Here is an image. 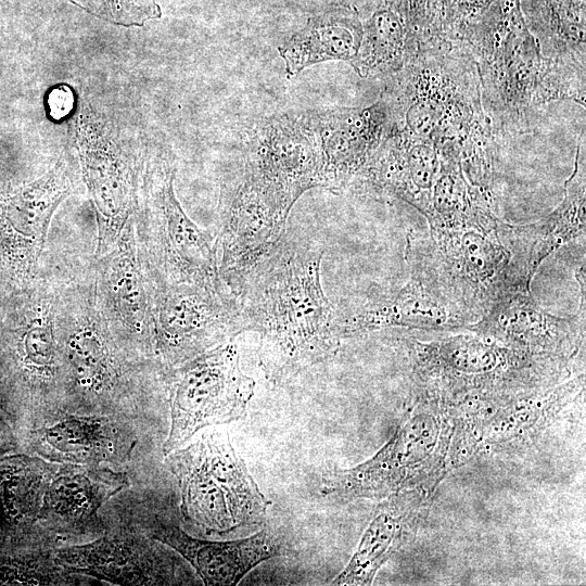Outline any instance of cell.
<instances>
[{"label": "cell", "mask_w": 586, "mask_h": 586, "mask_svg": "<svg viewBox=\"0 0 586 586\" xmlns=\"http://www.w3.org/2000/svg\"><path fill=\"white\" fill-rule=\"evenodd\" d=\"M323 251L284 235L233 291L243 331L259 334L258 359L278 383L333 355L342 339L339 314L321 280Z\"/></svg>", "instance_id": "1"}, {"label": "cell", "mask_w": 586, "mask_h": 586, "mask_svg": "<svg viewBox=\"0 0 586 586\" xmlns=\"http://www.w3.org/2000/svg\"><path fill=\"white\" fill-rule=\"evenodd\" d=\"M380 99L388 127L433 140L454 153L467 180L494 195L497 142L481 101L476 64L466 42L420 43Z\"/></svg>", "instance_id": "2"}, {"label": "cell", "mask_w": 586, "mask_h": 586, "mask_svg": "<svg viewBox=\"0 0 586 586\" xmlns=\"http://www.w3.org/2000/svg\"><path fill=\"white\" fill-rule=\"evenodd\" d=\"M175 176V158L169 149L144 144L133 218L151 279L163 284L191 283L229 290L219 277L209 235L192 221L176 196Z\"/></svg>", "instance_id": "3"}, {"label": "cell", "mask_w": 586, "mask_h": 586, "mask_svg": "<svg viewBox=\"0 0 586 586\" xmlns=\"http://www.w3.org/2000/svg\"><path fill=\"white\" fill-rule=\"evenodd\" d=\"M509 3L507 14L474 27L464 41L477 67L482 106L496 142L533 131L540 109L552 102L545 63L519 0Z\"/></svg>", "instance_id": "4"}, {"label": "cell", "mask_w": 586, "mask_h": 586, "mask_svg": "<svg viewBox=\"0 0 586 586\" xmlns=\"http://www.w3.org/2000/svg\"><path fill=\"white\" fill-rule=\"evenodd\" d=\"M180 489L183 518L209 534L258 525L271 505L234 450L228 432L213 429L166 455Z\"/></svg>", "instance_id": "5"}, {"label": "cell", "mask_w": 586, "mask_h": 586, "mask_svg": "<svg viewBox=\"0 0 586 586\" xmlns=\"http://www.w3.org/2000/svg\"><path fill=\"white\" fill-rule=\"evenodd\" d=\"M406 260L417 265L474 322L506 295L531 290L517 272L498 226L430 228L428 240L408 233Z\"/></svg>", "instance_id": "6"}, {"label": "cell", "mask_w": 586, "mask_h": 586, "mask_svg": "<svg viewBox=\"0 0 586 586\" xmlns=\"http://www.w3.org/2000/svg\"><path fill=\"white\" fill-rule=\"evenodd\" d=\"M74 132L81 174L95 213L94 256L99 257L115 244L135 214L144 145L131 143L114 123L90 109L78 114Z\"/></svg>", "instance_id": "7"}, {"label": "cell", "mask_w": 586, "mask_h": 586, "mask_svg": "<svg viewBox=\"0 0 586 586\" xmlns=\"http://www.w3.org/2000/svg\"><path fill=\"white\" fill-rule=\"evenodd\" d=\"M242 332L231 291L152 280V356L169 369L231 342Z\"/></svg>", "instance_id": "8"}, {"label": "cell", "mask_w": 586, "mask_h": 586, "mask_svg": "<svg viewBox=\"0 0 586 586\" xmlns=\"http://www.w3.org/2000/svg\"><path fill=\"white\" fill-rule=\"evenodd\" d=\"M170 426L165 455L183 446L200 430L240 419L254 395L255 382L239 366L231 342L171 369Z\"/></svg>", "instance_id": "9"}, {"label": "cell", "mask_w": 586, "mask_h": 586, "mask_svg": "<svg viewBox=\"0 0 586 586\" xmlns=\"http://www.w3.org/2000/svg\"><path fill=\"white\" fill-rule=\"evenodd\" d=\"M55 332L64 380L91 397L119 391L124 380L123 351L100 314L91 272L58 290Z\"/></svg>", "instance_id": "10"}, {"label": "cell", "mask_w": 586, "mask_h": 586, "mask_svg": "<svg viewBox=\"0 0 586 586\" xmlns=\"http://www.w3.org/2000/svg\"><path fill=\"white\" fill-rule=\"evenodd\" d=\"M73 188L62 156L47 173L0 198V282L22 292L36 280L51 219Z\"/></svg>", "instance_id": "11"}, {"label": "cell", "mask_w": 586, "mask_h": 586, "mask_svg": "<svg viewBox=\"0 0 586 586\" xmlns=\"http://www.w3.org/2000/svg\"><path fill=\"white\" fill-rule=\"evenodd\" d=\"M290 211L270 188L245 169L222 193L221 224L214 249L219 277L232 293L284 237Z\"/></svg>", "instance_id": "12"}, {"label": "cell", "mask_w": 586, "mask_h": 586, "mask_svg": "<svg viewBox=\"0 0 586 586\" xmlns=\"http://www.w3.org/2000/svg\"><path fill=\"white\" fill-rule=\"evenodd\" d=\"M91 277L98 308L119 348L152 356V280L133 216L115 244L95 257Z\"/></svg>", "instance_id": "13"}, {"label": "cell", "mask_w": 586, "mask_h": 586, "mask_svg": "<svg viewBox=\"0 0 586 586\" xmlns=\"http://www.w3.org/2000/svg\"><path fill=\"white\" fill-rule=\"evenodd\" d=\"M244 169L289 207L307 190L322 188V160L304 112L272 116L255 129Z\"/></svg>", "instance_id": "14"}, {"label": "cell", "mask_w": 586, "mask_h": 586, "mask_svg": "<svg viewBox=\"0 0 586 586\" xmlns=\"http://www.w3.org/2000/svg\"><path fill=\"white\" fill-rule=\"evenodd\" d=\"M322 160V188L342 192L366 166L382 142L388 114L379 99L366 107L305 111Z\"/></svg>", "instance_id": "15"}, {"label": "cell", "mask_w": 586, "mask_h": 586, "mask_svg": "<svg viewBox=\"0 0 586 586\" xmlns=\"http://www.w3.org/2000/svg\"><path fill=\"white\" fill-rule=\"evenodd\" d=\"M448 154L429 138L386 126L382 142L355 180L372 192L399 199L426 216Z\"/></svg>", "instance_id": "16"}, {"label": "cell", "mask_w": 586, "mask_h": 586, "mask_svg": "<svg viewBox=\"0 0 586 586\" xmlns=\"http://www.w3.org/2000/svg\"><path fill=\"white\" fill-rule=\"evenodd\" d=\"M408 265L410 278L396 294L367 304L351 315H339L342 337L390 327L445 331L474 322L418 266Z\"/></svg>", "instance_id": "17"}, {"label": "cell", "mask_w": 586, "mask_h": 586, "mask_svg": "<svg viewBox=\"0 0 586 586\" xmlns=\"http://www.w3.org/2000/svg\"><path fill=\"white\" fill-rule=\"evenodd\" d=\"M585 149L578 144L574 171L565 182L561 203L545 218L527 225L500 221L498 233L522 279L531 284L544 259L585 233Z\"/></svg>", "instance_id": "18"}, {"label": "cell", "mask_w": 586, "mask_h": 586, "mask_svg": "<svg viewBox=\"0 0 586 586\" xmlns=\"http://www.w3.org/2000/svg\"><path fill=\"white\" fill-rule=\"evenodd\" d=\"M152 535L182 556L204 584L213 586L235 585L260 562L282 553L279 539L268 531L219 542L195 538L174 524L157 523Z\"/></svg>", "instance_id": "19"}, {"label": "cell", "mask_w": 586, "mask_h": 586, "mask_svg": "<svg viewBox=\"0 0 586 586\" xmlns=\"http://www.w3.org/2000/svg\"><path fill=\"white\" fill-rule=\"evenodd\" d=\"M584 327L585 308L571 317H558L542 308L531 290H520L502 297L467 328L493 340L557 348L581 339Z\"/></svg>", "instance_id": "20"}, {"label": "cell", "mask_w": 586, "mask_h": 586, "mask_svg": "<svg viewBox=\"0 0 586 586\" xmlns=\"http://www.w3.org/2000/svg\"><path fill=\"white\" fill-rule=\"evenodd\" d=\"M127 484L124 473L105 467L63 463L50 480L38 519L65 531L82 528Z\"/></svg>", "instance_id": "21"}, {"label": "cell", "mask_w": 586, "mask_h": 586, "mask_svg": "<svg viewBox=\"0 0 586 586\" xmlns=\"http://www.w3.org/2000/svg\"><path fill=\"white\" fill-rule=\"evenodd\" d=\"M40 447L55 462L101 466L125 460L136 438L125 425L105 417L67 416L41 431Z\"/></svg>", "instance_id": "22"}, {"label": "cell", "mask_w": 586, "mask_h": 586, "mask_svg": "<svg viewBox=\"0 0 586 586\" xmlns=\"http://www.w3.org/2000/svg\"><path fill=\"white\" fill-rule=\"evenodd\" d=\"M362 37L358 13L335 7L308 18L306 25L278 47L288 76L327 61H347L356 56Z\"/></svg>", "instance_id": "23"}, {"label": "cell", "mask_w": 586, "mask_h": 586, "mask_svg": "<svg viewBox=\"0 0 586 586\" xmlns=\"http://www.w3.org/2000/svg\"><path fill=\"white\" fill-rule=\"evenodd\" d=\"M55 561L68 572L90 575L116 585H150L168 581L152 557L124 538H101L55 551Z\"/></svg>", "instance_id": "24"}, {"label": "cell", "mask_w": 586, "mask_h": 586, "mask_svg": "<svg viewBox=\"0 0 586 586\" xmlns=\"http://www.w3.org/2000/svg\"><path fill=\"white\" fill-rule=\"evenodd\" d=\"M419 40L388 10L375 12L362 26L356 56L349 62L364 78H386L398 72L416 52Z\"/></svg>", "instance_id": "25"}, {"label": "cell", "mask_w": 586, "mask_h": 586, "mask_svg": "<svg viewBox=\"0 0 586 586\" xmlns=\"http://www.w3.org/2000/svg\"><path fill=\"white\" fill-rule=\"evenodd\" d=\"M396 534L395 521L388 513L377 517L347 568L332 582L333 585L366 584L386 558Z\"/></svg>", "instance_id": "26"}, {"label": "cell", "mask_w": 586, "mask_h": 586, "mask_svg": "<svg viewBox=\"0 0 586 586\" xmlns=\"http://www.w3.org/2000/svg\"><path fill=\"white\" fill-rule=\"evenodd\" d=\"M109 17L125 26L143 25L146 21L161 17L155 0H102Z\"/></svg>", "instance_id": "27"}, {"label": "cell", "mask_w": 586, "mask_h": 586, "mask_svg": "<svg viewBox=\"0 0 586 586\" xmlns=\"http://www.w3.org/2000/svg\"><path fill=\"white\" fill-rule=\"evenodd\" d=\"M75 98L69 87L61 85L54 87L47 97V107L49 116L55 120H60L74 110Z\"/></svg>", "instance_id": "28"}]
</instances>
